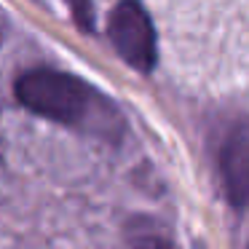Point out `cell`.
Returning <instances> with one entry per match:
<instances>
[{"mask_svg": "<svg viewBox=\"0 0 249 249\" xmlns=\"http://www.w3.org/2000/svg\"><path fill=\"white\" fill-rule=\"evenodd\" d=\"M222 188L233 209L249 206V129H233L220 150Z\"/></svg>", "mask_w": 249, "mask_h": 249, "instance_id": "obj_3", "label": "cell"}, {"mask_svg": "<svg viewBox=\"0 0 249 249\" xmlns=\"http://www.w3.org/2000/svg\"><path fill=\"white\" fill-rule=\"evenodd\" d=\"M110 40L115 51L129 62L134 70L150 72L156 67V30L150 17L137 0H124L110 17Z\"/></svg>", "mask_w": 249, "mask_h": 249, "instance_id": "obj_2", "label": "cell"}, {"mask_svg": "<svg viewBox=\"0 0 249 249\" xmlns=\"http://www.w3.org/2000/svg\"><path fill=\"white\" fill-rule=\"evenodd\" d=\"M70 11H72V17H75L78 27L86 30V33H91L94 30V6H91V0H70Z\"/></svg>", "mask_w": 249, "mask_h": 249, "instance_id": "obj_5", "label": "cell"}, {"mask_svg": "<svg viewBox=\"0 0 249 249\" xmlns=\"http://www.w3.org/2000/svg\"><path fill=\"white\" fill-rule=\"evenodd\" d=\"M126 241H129V249H179L174 238L166 233V228H161L156 220H147V217H137L129 222Z\"/></svg>", "mask_w": 249, "mask_h": 249, "instance_id": "obj_4", "label": "cell"}, {"mask_svg": "<svg viewBox=\"0 0 249 249\" xmlns=\"http://www.w3.org/2000/svg\"><path fill=\"white\" fill-rule=\"evenodd\" d=\"M14 91L19 102L35 115L67 126H86L97 113L107 115L110 110L89 83L59 70H46V67L19 75Z\"/></svg>", "mask_w": 249, "mask_h": 249, "instance_id": "obj_1", "label": "cell"}]
</instances>
